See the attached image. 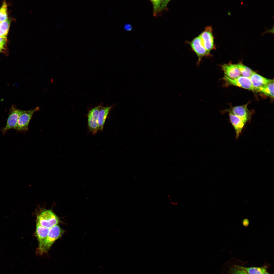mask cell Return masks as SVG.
I'll return each instance as SVG.
<instances>
[{
	"instance_id": "obj_1",
	"label": "cell",
	"mask_w": 274,
	"mask_h": 274,
	"mask_svg": "<svg viewBox=\"0 0 274 274\" xmlns=\"http://www.w3.org/2000/svg\"><path fill=\"white\" fill-rule=\"evenodd\" d=\"M64 231L58 225L50 228L46 238L42 245L37 248L36 254L42 255L47 253L53 244L61 237Z\"/></svg>"
},
{
	"instance_id": "obj_2",
	"label": "cell",
	"mask_w": 274,
	"mask_h": 274,
	"mask_svg": "<svg viewBox=\"0 0 274 274\" xmlns=\"http://www.w3.org/2000/svg\"><path fill=\"white\" fill-rule=\"evenodd\" d=\"M60 221L59 217L50 210H44L38 214L37 217V223L49 228L57 225Z\"/></svg>"
},
{
	"instance_id": "obj_3",
	"label": "cell",
	"mask_w": 274,
	"mask_h": 274,
	"mask_svg": "<svg viewBox=\"0 0 274 274\" xmlns=\"http://www.w3.org/2000/svg\"><path fill=\"white\" fill-rule=\"evenodd\" d=\"M187 43L198 57L197 65L199 64L202 58L211 56L210 53L208 52L204 46L199 35L191 41H187Z\"/></svg>"
},
{
	"instance_id": "obj_4",
	"label": "cell",
	"mask_w": 274,
	"mask_h": 274,
	"mask_svg": "<svg viewBox=\"0 0 274 274\" xmlns=\"http://www.w3.org/2000/svg\"><path fill=\"white\" fill-rule=\"evenodd\" d=\"M227 85H233L252 91L258 92L253 85L249 78L240 76L234 79H231L225 75L222 79Z\"/></svg>"
},
{
	"instance_id": "obj_5",
	"label": "cell",
	"mask_w": 274,
	"mask_h": 274,
	"mask_svg": "<svg viewBox=\"0 0 274 274\" xmlns=\"http://www.w3.org/2000/svg\"><path fill=\"white\" fill-rule=\"evenodd\" d=\"M248 103L241 106H231L229 108L223 111L222 112L230 113L238 117L245 123L249 121L252 113L248 109Z\"/></svg>"
},
{
	"instance_id": "obj_6",
	"label": "cell",
	"mask_w": 274,
	"mask_h": 274,
	"mask_svg": "<svg viewBox=\"0 0 274 274\" xmlns=\"http://www.w3.org/2000/svg\"><path fill=\"white\" fill-rule=\"evenodd\" d=\"M39 109V107L29 110H23L20 114L15 128L18 131H26L28 130V125L34 113Z\"/></svg>"
},
{
	"instance_id": "obj_7",
	"label": "cell",
	"mask_w": 274,
	"mask_h": 274,
	"mask_svg": "<svg viewBox=\"0 0 274 274\" xmlns=\"http://www.w3.org/2000/svg\"><path fill=\"white\" fill-rule=\"evenodd\" d=\"M213 31L212 27L207 26L199 35L204 46L210 53L211 50L216 49Z\"/></svg>"
},
{
	"instance_id": "obj_8",
	"label": "cell",
	"mask_w": 274,
	"mask_h": 274,
	"mask_svg": "<svg viewBox=\"0 0 274 274\" xmlns=\"http://www.w3.org/2000/svg\"><path fill=\"white\" fill-rule=\"evenodd\" d=\"M102 106L99 105L91 109L88 114V126L89 131L94 134L98 129V118L99 111Z\"/></svg>"
},
{
	"instance_id": "obj_9",
	"label": "cell",
	"mask_w": 274,
	"mask_h": 274,
	"mask_svg": "<svg viewBox=\"0 0 274 274\" xmlns=\"http://www.w3.org/2000/svg\"><path fill=\"white\" fill-rule=\"evenodd\" d=\"M23 110H19L12 106L10 109L6 125L2 130L3 134L11 129H15L19 117Z\"/></svg>"
},
{
	"instance_id": "obj_10",
	"label": "cell",
	"mask_w": 274,
	"mask_h": 274,
	"mask_svg": "<svg viewBox=\"0 0 274 274\" xmlns=\"http://www.w3.org/2000/svg\"><path fill=\"white\" fill-rule=\"evenodd\" d=\"M225 75L231 79H234L241 76L240 71L235 64H225L221 66Z\"/></svg>"
},
{
	"instance_id": "obj_11",
	"label": "cell",
	"mask_w": 274,
	"mask_h": 274,
	"mask_svg": "<svg viewBox=\"0 0 274 274\" xmlns=\"http://www.w3.org/2000/svg\"><path fill=\"white\" fill-rule=\"evenodd\" d=\"M249 78L253 86L256 90L259 88L267 85L273 81V80L265 77L255 72L253 73Z\"/></svg>"
},
{
	"instance_id": "obj_12",
	"label": "cell",
	"mask_w": 274,
	"mask_h": 274,
	"mask_svg": "<svg viewBox=\"0 0 274 274\" xmlns=\"http://www.w3.org/2000/svg\"><path fill=\"white\" fill-rule=\"evenodd\" d=\"M229 119L234 128L236 135V138L239 136L243 128L245 123L241 119L230 113H228Z\"/></svg>"
},
{
	"instance_id": "obj_13",
	"label": "cell",
	"mask_w": 274,
	"mask_h": 274,
	"mask_svg": "<svg viewBox=\"0 0 274 274\" xmlns=\"http://www.w3.org/2000/svg\"><path fill=\"white\" fill-rule=\"evenodd\" d=\"M50 229L42 227L36 223L35 235L38 242L39 246L42 245L46 238Z\"/></svg>"
},
{
	"instance_id": "obj_14",
	"label": "cell",
	"mask_w": 274,
	"mask_h": 274,
	"mask_svg": "<svg viewBox=\"0 0 274 274\" xmlns=\"http://www.w3.org/2000/svg\"><path fill=\"white\" fill-rule=\"evenodd\" d=\"M112 106L103 107L102 106L98 114V124L99 130H102L110 111Z\"/></svg>"
},
{
	"instance_id": "obj_15",
	"label": "cell",
	"mask_w": 274,
	"mask_h": 274,
	"mask_svg": "<svg viewBox=\"0 0 274 274\" xmlns=\"http://www.w3.org/2000/svg\"><path fill=\"white\" fill-rule=\"evenodd\" d=\"M260 92L273 99L274 98V81L267 85L257 89Z\"/></svg>"
},
{
	"instance_id": "obj_16",
	"label": "cell",
	"mask_w": 274,
	"mask_h": 274,
	"mask_svg": "<svg viewBox=\"0 0 274 274\" xmlns=\"http://www.w3.org/2000/svg\"><path fill=\"white\" fill-rule=\"evenodd\" d=\"M238 266L245 270L248 274H263L267 271L266 268L264 267H246Z\"/></svg>"
},
{
	"instance_id": "obj_17",
	"label": "cell",
	"mask_w": 274,
	"mask_h": 274,
	"mask_svg": "<svg viewBox=\"0 0 274 274\" xmlns=\"http://www.w3.org/2000/svg\"><path fill=\"white\" fill-rule=\"evenodd\" d=\"M239 70L242 76L249 78L255 72L248 67L239 63L235 64Z\"/></svg>"
},
{
	"instance_id": "obj_18",
	"label": "cell",
	"mask_w": 274,
	"mask_h": 274,
	"mask_svg": "<svg viewBox=\"0 0 274 274\" xmlns=\"http://www.w3.org/2000/svg\"><path fill=\"white\" fill-rule=\"evenodd\" d=\"M7 6L6 3L4 2L0 8V22L6 21L7 20Z\"/></svg>"
},
{
	"instance_id": "obj_19",
	"label": "cell",
	"mask_w": 274,
	"mask_h": 274,
	"mask_svg": "<svg viewBox=\"0 0 274 274\" xmlns=\"http://www.w3.org/2000/svg\"><path fill=\"white\" fill-rule=\"evenodd\" d=\"M163 0H151L153 7V14L155 16L159 12L161 4Z\"/></svg>"
},
{
	"instance_id": "obj_20",
	"label": "cell",
	"mask_w": 274,
	"mask_h": 274,
	"mask_svg": "<svg viewBox=\"0 0 274 274\" xmlns=\"http://www.w3.org/2000/svg\"><path fill=\"white\" fill-rule=\"evenodd\" d=\"M10 22L7 20L0 22V29L6 36L10 26Z\"/></svg>"
},
{
	"instance_id": "obj_21",
	"label": "cell",
	"mask_w": 274,
	"mask_h": 274,
	"mask_svg": "<svg viewBox=\"0 0 274 274\" xmlns=\"http://www.w3.org/2000/svg\"><path fill=\"white\" fill-rule=\"evenodd\" d=\"M229 274H248L244 270L239 267L238 266L232 268Z\"/></svg>"
},
{
	"instance_id": "obj_22",
	"label": "cell",
	"mask_w": 274,
	"mask_h": 274,
	"mask_svg": "<svg viewBox=\"0 0 274 274\" xmlns=\"http://www.w3.org/2000/svg\"><path fill=\"white\" fill-rule=\"evenodd\" d=\"M170 0H163L160 5L159 12L166 9L167 6Z\"/></svg>"
},
{
	"instance_id": "obj_23",
	"label": "cell",
	"mask_w": 274,
	"mask_h": 274,
	"mask_svg": "<svg viewBox=\"0 0 274 274\" xmlns=\"http://www.w3.org/2000/svg\"><path fill=\"white\" fill-rule=\"evenodd\" d=\"M6 38L0 37V47L4 48V46L5 44L6 41Z\"/></svg>"
},
{
	"instance_id": "obj_24",
	"label": "cell",
	"mask_w": 274,
	"mask_h": 274,
	"mask_svg": "<svg viewBox=\"0 0 274 274\" xmlns=\"http://www.w3.org/2000/svg\"><path fill=\"white\" fill-rule=\"evenodd\" d=\"M132 26L130 24H125L124 26V28L127 31H130L132 29Z\"/></svg>"
},
{
	"instance_id": "obj_25",
	"label": "cell",
	"mask_w": 274,
	"mask_h": 274,
	"mask_svg": "<svg viewBox=\"0 0 274 274\" xmlns=\"http://www.w3.org/2000/svg\"><path fill=\"white\" fill-rule=\"evenodd\" d=\"M6 36L4 32L0 29V37H6Z\"/></svg>"
},
{
	"instance_id": "obj_26",
	"label": "cell",
	"mask_w": 274,
	"mask_h": 274,
	"mask_svg": "<svg viewBox=\"0 0 274 274\" xmlns=\"http://www.w3.org/2000/svg\"><path fill=\"white\" fill-rule=\"evenodd\" d=\"M263 274H270L267 271H266Z\"/></svg>"
},
{
	"instance_id": "obj_27",
	"label": "cell",
	"mask_w": 274,
	"mask_h": 274,
	"mask_svg": "<svg viewBox=\"0 0 274 274\" xmlns=\"http://www.w3.org/2000/svg\"><path fill=\"white\" fill-rule=\"evenodd\" d=\"M2 51V50H0V52H1Z\"/></svg>"
}]
</instances>
